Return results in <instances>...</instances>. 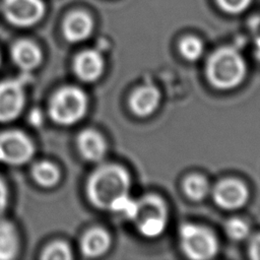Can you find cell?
<instances>
[{
  "label": "cell",
  "instance_id": "obj_23",
  "mask_svg": "<svg viewBox=\"0 0 260 260\" xmlns=\"http://www.w3.org/2000/svg\"><path fill=\"white\" fill-rule=\"evenodd\" d=\"M249 255L254 260H260V235H256L250 241Z\"/></svg>",
  "mask_w": 260,
  "mask_h": 260
},
{
  "label": "cell",
  "instance_id": "obj_22",
  "mask_svg": "<svg viewBox=\"0 0 260 260\" xmlns=\"http://www.w3.org/2000/svg\"><path fill=\"white\" fill-rule=\"evenodd\" d=\"M221 10L230 14H239L244 12L252 0H216Z\"/></svg>",
  "mask_w": 260,
  "mask_h": 260
},
{
  "label": "cell",
  "instance_id": "obj_25",
  "mask_svg": "<svg viewBox=\"0 0 260 260\" xmlns=\"http://www.w3.org/2000/svg\"><path fill=\"white\" fill-rule=\"evenodd\" d=\"M42 122V114L40 111H34L29 117V123L39 125Z\"/></svg>",
  "mask_w": 260,
  "mask_h": 260
},
{
  "label": "cell",
  "instance_id": "obj_15",
  "mask_svg": "<svg viewBox=\"0 0 260 260\" xmlns=\"http://www.w3.org/2000/svg\"><path fill=\"white\" fill-rule=\"evenodd\" d=\"M111 243V237L106 230L102 228H92L81 238L80 249L85 257L96 258L108 252Z\"/></svg>",
  "mask_w": 260,
  "mask_h": 260
},
{
  "label": "cell",
  "instance_id": "obj_11",
  "mask_svg": "<svg viewBox=\"0 0 260 260\" xmlns=\"http://www.w3.org/2000/svg\"><path fill=\"white\" fill-rule=\"evenodd\" d=\"M94 28L92 17L84 11H73L69 13L62 25L63 36L69 43H80L88 39Z\"/></svg>",
  "mask_w": 260,
  "mask_h": 260
},
{
  "label": "cell",
  "instance_id": "obj_7",
  "mask_svg": "<svg viewBox=\"0 0 260 260\" xmlns=\"http://www.w3.org/2000/svg\"><path fill=\"white\" fill-rule=\"evenodd\" d=\"M1 9L5 19L17 27L37 24L46 13L43 0H3Z\"/></svg>",
  "mask_w": 260,
  "mask_h": 260
},
{
  "label": "cell",
  "instance_id": "obj_5",
  "mask_svg": "<svg viewBox=\"0 0 260 260\" xmlns=\"http://www.w3.org/2000/svg\"><path fill=\"white\" fill-rule=\"evenodd\" d=\"M180 245L187 257L195 260L213 258L218 252V241L206 226L186 222L179 229Z\"/></svg>",
  "mask_w": 260,
  "mask_h": 260
},
{
  "label": "cell",
  "instance_id": "obj_8",
  "mask_svg": "<svg viewBox=\"0 0 260 260\" xmlns=\"http://www.w3.org/2000/svg\"><path fill=\"white\" fill-rule=\"evenodd\" d=\"M21 76L0 81V122L7 123L15 120L24 107V83Z\"/></svg>",
  "mask_w": 260,
  "mask_h": 260
},
{
  "label": "cell",
  "instance_id": "obj_10",
  "mask_svg": "<svg viewBox=\"0 0 260 260\" xmlns=\"http://www.w3.org/2000/svg\"><path fill=\"white\" fill-rule=\"evenodd\" d=\"M105 70L103 55L93 49L84 50L76 55L73 61V71L78 79L84 82L98 80Z\"/></svg>",
  "mask_w": 260,
  "mask_h": 260
},
{
  "label": "cell",
  "instance_id": "obj_21",
  "mask_svg": "<svg viewBox=\"0 0 260 260\" xmlns=\"http://www.w3.org/2000/svg\"><path fill=\"white\" fill-rule=\"evenodd\" d=\"M225 234L234 241L245 240L250 233L249 224L241 218H231L224 226Z\"/></svg>",
  "mask_w": 260,
  "mask_h": 260
},
{
  "label": "cell",
  "instance_id": "obj_26",
  "mask_svg": "<svg viewBox=\"0 0 260 260\" xmlns=\"http://www.w3.org/2000/svg\"><path fill=\"white\" fill-rule=\"evenodd\" d=\"M256 53L258 58H260V37L256 39Z\"/></svg>",
  "mask_w": 260,
  "mask_h": 260
},
{
  "label": "cell",
  "instance_id": "obj_18",
  "mask_svg": "<svg viewBox=\"0 0 260 260\" xmlns=\"http://www.w3.org/2000/svg\"><path fill=\"white\" fill-rule=\"evenodd\" d=\"M208 181L201 175H190L184 181V191L186 195L195 201L204 199L209 193Z\"/></svg>",
  "mask_w": 260,
  "mask_h": 260
},
{
  "label": "cell",
  "instance_id": "obj_17",
  "mask_svg": "<svg viewBox=\"0 0 260 260\" xmlns=\"http://www.w3.org/2000/svg\"><path fill=\"white\" fill-rule=\"evenodd\" d=\"M31 177L34 181L42 188H53L61 178L60 170L56 165L48 160L36 162L31 168Z\"/></svg>",
  "mask_w": 260,
  "mask_h": 260
},
{
  "label": "cell",
  "instance_id": "obj_2",
  "mask_svg": "<svg viewBox=\"0 0 260 260\" xmlns=\"http://www.w3.org/2000/svg\"><path fill=\"white\" fill-rule=\"evenodd\" d=\"M206 77L215 88L226 90L239 86L247 72V65L241 53L232 47L215 50L206 62Z\"/></svg>",
  "mask_w": 260,
  "mask_h": 260
},
{
  "label": "cell",
  "instance_id": "obj_1",
  "mask_svg": "<svg viewBox=\"0 0 260 260\" xmlns=\"http://www.w3.org/2000/svg\"><path fill=\"white\" fill-rule=\"evenodd\" d=\"M130 184V175L122 166L102 165L88 177L86 196L94 207L127 216L134 202L129 196Z\"/></svg>",
  "mask_w": 260,
  "mask_h": 260
},
{
  "label": "cell",
  "instance_id": "obj_4",
  "mask_svg": "<svg viewBox=\"0 0 260 260\" xmlns=\"http://www.w3.org/2000/svg\"><path fill=\"white\" fill-rule=\"evenodd\" d=\"M88 99L86 93L74 85H66L57 89L49 101V116L61 126L78 123L86 114Z\"/></svg>",
  "mask_w": 260,
  "mask_h": 260
},
{
  "label": "cell",
  "instance_id": "obj_20",
  "mask_svg": "<svg viewBox=\"0 0 260 260\" xmlns=\"http://www.w3.org/2000/svg\"><path fill=\"white\" fill-rule=\"evenodd\" d=\"M179 51L183 58L193 62L201 57L203 53V44L195 37H186L181 41Z\"/></svg>",
  "mask_w": 260,
  "mask_h": 260
},
{
  "label": "cell",
  "instance_id": "obj_13",
  "mask_svg": "<svg viewBox=\"0 0 260 260\" xmlns=\"http://www.w3.org/2000/svg\"><path fill=\"white\" fill-rule=\"evenodd\" d=\"M159 90L150 84L137 87L130 96L129 106L134 115L144 118L153 114L160 104Z\"/></svg>",
  "mask_w": 260,
  "mask_h": 260
},
{
  "label": "cell",
  "instance_id": "obj_12",
  "mask_svg": "<svg viewBox=\"0 0 260 260\" xmlns=\"http://www.w3.org/2000/svg\"><path fill=\"white\" fill-rule=\"evenodd\" d=\"M13 63L24 73H28L40 66L43 54L40 47L32 41L22 39L16 41L10 50Z\"/></svg>",
  "mask_w": 260,
  "mask_h": 260
},
{
  "label": "cell",
  "instance_id": "obj_3",
  "mask_svg": "<svg viewBox=\"0 0 260 260\" xmlns=\"http://www.w3.org/2000/svg\"><path fill=\"white\" fill-rule=\"evenodd\" d=\"M129 219L135 223L138 233L144 238H157L168 226L169 209L162 198L155 194H147L135 200Z\"/></svg>",
  "mask_w": 260,
  "mask_h": 260
},
{
  "label": "cell",
  "instance_id": "obj_19",
  "mask_svg": "<svg viewBox=\"0 0 260 260\" xmlns=\"http://www.w3.org/2000/svg\"><path fill=\"white\" fill-rule=\"evenodd\" d=\"M41 258L45 260H69L72 258V251L66 242L55 241L43 250Z\"/></svg>",
  "mask_w": 260,
  "mask_h": 260
},
{
  "label": "cell",
  "instance_id": "obj_9",
  "mask_svg": "<svg viewBox=\"0 0 260 260\" xmlns=\"http://www.w3.org/2000/svg\"><path fill=\"white\" fill-rule=\"evenodd\" d=\"M212 197L215 204L220 208L236 210L246 205L250 193L242 181L230 178L221 180L214 186Z\"/></svg>",
  "mask_w": 260,
  "mask_h": 260
},
{
  "label": "cell",
  "instance_id": "obj_24",
  "mask_svg": "<svg viewBox=\"0 0 260 260\" xmlns=\"http://www.w3.org/2000/svg\"><path fill=\"white\" fill-rule=\"evenodd\" d=\"M8 203V190L7 186L3 180V178L0 176V216L4 213Z\"/></svg>",
  "mask_w": 260,
  "mask_h": 260
},
{
  "label": "cell",
  "instance_id": "obj_14",
  "mask_svg": "<svg viewBox=\"0 0 260 260\" xmlns=\"http://www.w3.org/2000/svg\"><path fill=\"white\" fill-rule=\"evenodd\" d=\"M77 147L80 155L88 161L102 160L107 152V143L101 133L93 129H84L77 136Z\"/></svg>",
  "mask_w": 260,
  "mask_h": 260
},
{
  "label": "cell",
  "instance_id": "obj_16",
  "mask_svg": "<svg viewBox=\"0 0 260 260\" xmlns=\"http://www.w3.org/2000/svg\"><path fill=\"white\" fill-rule=\"evenodd\" d=\"M19 251V237L15 225L0 218V260H10Z\"/></svg>",
  "mask_w": 260,
  "mask_h": 260
},
{
  "label": "cell",
  "instance_id": "obj_27",
  "mask_svg": "<svg viewBox=\"0 0 260 260\" xmlns=\"http://www.w3.org/2000/svg\"><path fill=\"white\" fill-rule=\"evenodd\" d=\"M0 64H1V55H0Z\"/></svg>",
  "mask_w": 260,
  "mask_h": 260
},
{
  "label": "cell",
  "instance_id": "obj_6",
  "mask_svg": "<svg viewBox=\"0 0 260 260\" xmlns=\"http://www.w3.org/2000/svg\"><path fill=\"white\" fill-rule=\"evenodd\" d=\"M35 145L30 137L17 129L0 132V162L21 166L31 159Z\"/></svg>",
  "mask_w": 260,
  "mask_h": 260
}]
</instances>
